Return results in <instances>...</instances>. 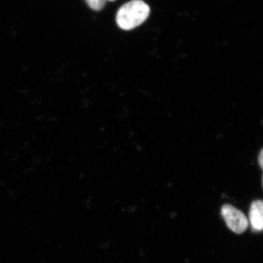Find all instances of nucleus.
<instances>
[{
  "label": "nucleus",
  "mask_w": 263,
  "mask_h": 263,
  "mask_svg": "<svg viewBox=\"0 0 263 263\" xmlns=\"http://www.w3.org/2000/svg\"><path fill=\"white\" fill-rule=\"evenodd\" d=\"M149 14V6L143 0H132L118 10L117 25L124 30H131L143 24Z\"/></svg>",
  "instance_id": "obj_1"
},
{
  "label": "nucleus",
  "mask_w": 263,
  "mask_h": 263,
  "mask_svg": "<svg viewBox=\"0 0 263 263\" xmlns=\"http://www.w3.org/2000/svg\"><path fill=\"white\" fill-rule=\"evenodd\" d=\"M221 215L229 229L232 232L241 234L248 228L249 221L245 214L231 205L222 207Z\"/></svg>",
  "instance_id": "obj_2"
},
{
  "label": "nucleus",
  "mask_w": 263,
  "mask_h": 263,
  "mask_svg": "<svg viewBox=\"0 0 263 263\" xmlns=\"http://www.w3.org/2000/svg\"><path fill=\"white\" fill-rule=\"evenodd\" d=\"M249 222L254 232L263 231V201L253 202L249 211Z\"/></svg>",
  "instance_id": "obj_3"
},
{
  "label": "nucleus",
  "mask_w": 263,
  "mask_h": 263,
  "mask_svg": "<svg viewBox=\"0 0 263 263\" xmlns=\"http://www.w3.org/2000/svg\"><path fill=\"white\" fill-rule=\"evenodd\" d=\"M88 6L94 11H101L106 4V0H85Z\"/></svg>",
  "instance_id": "obj_4"
},
{
  "label": "nucleus",
  "mask_w": 263,
  "mask_h": 263,
  "mask_svg": "<svg viewBox=\"0 0 263 263\" xmlns=\"http://www.w3.org/2000/svg\"><path fill=\"white\" fill-rule=\"evenodd\" d=\"M258 162L259 165H260L262 170H263V149L261 151L260 154H259Z\"/></svg>",
  "instance_id": "obj_5"
},
{
  "label": "nucleus",
  "mask_w": 263,
  "mask_h": 263,
  "mask_svg": "<svg viewBox=\"0 0 263 263\" xmlns=\"http://www.w3.org/2000/svg\"><path fill=\"white\" fill-rule=\"evenodd\" d=\"M107 1L113 2V1H115V0H107Z\"/></svg>",
  "instance_id": "obj_6"
},
{
  "label": "nucleus",
  "mask_w": 263,
  "mask_h": 263,
  "mask_svg": "<svg viewBox=\"0 0 263 263\" xmlns=\"http://www.w3.org/2000/svg\"><path fill=\"white\" fill-rule=\"evenodd\" d=\"M262 185H263V177H262Z\"/></svg>",
  "instance_id": "obj_7"
}]
</instances>
